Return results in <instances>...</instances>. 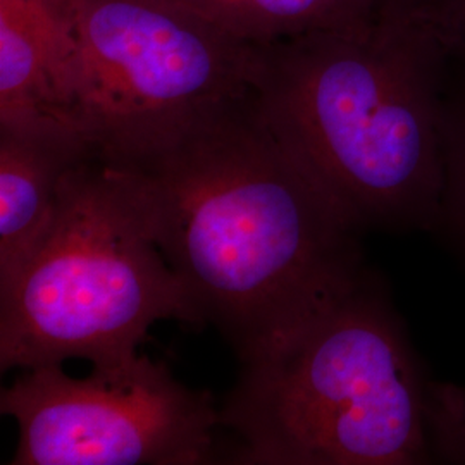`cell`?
<instances>
[{"instance_id": "cell-12", "label": "cell", "mask_w": 465, "mask_h": 465, "mask_svg": "<svg viewBox=\"0 0 465 465\" xmlns=\"http://www.w3.org/2000/svg\"><path fill=\"white\" fill-rule=\"evenodd\" d=\"M376 19L432 17L440 0H367Z\"/></svg>"}, {"instance_id": "cell-11", "label": "cell", "mask_w": 465, "mask_h": 465, "mask_svg": "<svg viewBox=\"0 0 465 465\" xmlns=\"http://www.w3.org/2000/svg\"><path fill=\"white\" fill-rule=\"evenodd\" d=\"M431 19L451 61L465 66V0H440Z\"/></svg>"}, {"instance_id": "cell-1", "label": "cell", "mask_w": 465, "mask_h": 465, "mask_svg": "<svg viewBox=\"0 0 465 465\" xmlns=\"http://www.w3.org/2000/svg\"><path fill=\"white\" fill-rule=\"evenodd\" d=\"M113 167L199 326L213 324L240 362L369 276L362 232L282 149L252 94L164 149Z\"/></svg>"}, {"instance_id": "cell-8", "label": "cell", "mask_w": 465, "mask_h": 465, "mask_svg": "<svg viewBox=\"0 0 465 465\" xmlns=\"http://www.w3.org/2000/svg\"><path fill=\"white\" fill-rule=\"evenodd\" d=\"M90 157L71 134L0 128V293L47 240L69 169Z\"/></svg>"}, {"instance_id": "cell-3", "label": "cell", "mask_w": 465, "mask_h": 465, "mask_svg": "<svg viewBox=\"0 0 465 465\" xmlns=\"http://www.w3.org/2000/svg\"><path fill=\"white\" fill-rule=\"evenodd\" d=\"M221 412L252 465H465V388L431 378L367 276L242 362Z\"/></svg>"}, {"instance_id": "cell-7", "label": "cell", "mask_w": 465, "mask_h": 465, "mask_svg": "<svg viewBox=\"0 0 465 465\" xmlns=\"http://www.w3.org/2000/svg\"><path fill=\"white\" fill-rule=\"evenodd\" d=\"M74 57V0H0V128L78 138L67 121Z\"/></svg>"}, {"instance_id": "cell-5", "label": "cell", "mask_w": 465, "mask_h": 465, "mask_svg": "<svg viewBox=\"0 0 465 465\" xmlns=\"http://www.w3.org/2000/svg\"><path fill=\"white\" fill-rule=\"evenodd\" d=\"M67 121L90 157L126 166L252 94L257 45L176 0H74Z\"/></svg>"}, {"instance_id": "cell-4", "label": "cell", "mask_w": 465, "mask_h": 465, "mask_svg": "<svg viewBox=\"0 0 465 465\" xmlns=\"http://www.w3.org/2000/svg\"><path fill=\"white\" fill-rule=\"evenodd\" d=\"M169 319L199 326L117 169L84 157L66 174L47 240L0 293L2 371L116 364Z\"/></svg>"}, {"instance_id": "cell-2", "label": "cell", "mask_w": 465, "mask_h": 465, "mask_svg": "<svg viewBox=\"0 0 465 465\" xmlns=\"http://www.w3.org/2000/svg\"><path fill=\"white\" fill-rule=\"evenodd\" d=\"M451 66L431 17L376 19L257 45L252 99L355 228L434 230Z\"/></svg>"}, {"instance_id": "cell-9", "label": "cell", "mask_w": 465, "mask_h": 465, "mask_svg": "<svg viewBox=\"0 0 465 465\" xmlns=\"http://www.w3.org/2000/svg\"><path fill=\"white\" fill-rule=\"evenodd\" d=\"M217 28L269 45L299 35L361 30L376 16L367 0H176Z\"/></svg>"}, {"instance_id": "cell-10", "label": "cell", "mask_w": 465, "mask_h": 465, "mask_svg": "<svg viewBox=\"0 0 465 465\" xmlns=\"http://www.w3.org/2000/svg\"><path fill=\"white\" fill-rule=\"evenodd\" d=\"M434 230L465 252V66H451L443 116V192Z\"/></svg>"}, {"instance_id": "cell-6", "label": "cell", "mask_w": 465, "mask_h": 465, "mask_svg": "<svg viewBox=\"0 0 465 465\" xmlns=\"http://www.w3.org/2000/svg\"><path fill=\"white\" fill-rule=\"evenodd\" d=\"M16 420L13 465H202L214 460L221 412L166 364L134 355L76 380L26 369L0 393Z\"/></svg>"}]
</instances>
